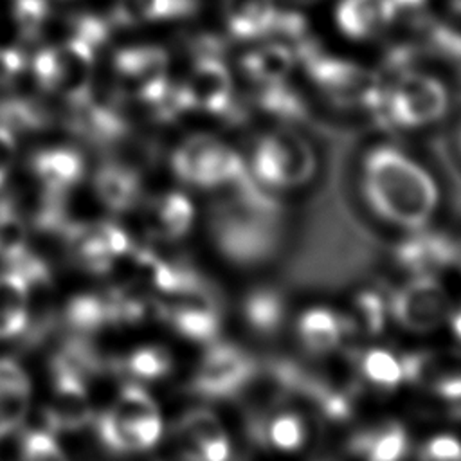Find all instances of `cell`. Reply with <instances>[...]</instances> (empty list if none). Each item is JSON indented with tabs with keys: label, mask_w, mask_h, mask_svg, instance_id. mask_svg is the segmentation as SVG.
<instances>
[{
	"label": "cell",
	"mask_w": 461,
	"mask_h": 461,
	"mask_svg": "<svg viewBox=\"0 0 461 461\" xmlns=\"http://www.w3.org/2000/svg\"><path fill=\"white\" fill-rule=\"evenodd\" d=\"M349 450L362 461H403L409 452V436L398 421H384L358 430Z\"/></svg>",
	"instance_id": "cell-20"
},
{
	"label": "cell",
	"mask_w": 461,
	"mask_h": 461,
	"mask_svg": "<svg viewBox=\"0 0 461 461\" xmlns=\"http://www.w3.org/2000/svg\"><path fill=\"white\" fill-rule=\"evenodd\" d=\"M173 367L171 353L164 346L148 344L133 349L128 353L122 362L121 369H124L128 375L139 378V380H158L169 375Z\"/></svg>",
	"instance_id": "cell-34"
},
{
	"label": "cell",
	"mask_w": 461,
	"mask_h": 461,
	"mask_svg": "<svg viewBox=\"0 0 461 461\" xmlns=\"http://www.w3.org/2000/svg\"><path fill=\"white\" fill-rule=\"evenodd\" d=\"M459 245L441 232L421 230L403 240L396 249V261L414 276H432L434 272L459 259Z\"/></svg>",
	"instance_id": "cell-16"
},
{
	"label": "cell",
	"mask_w": 461,
	"mask_h": 461,
	"mask_svg": "<svg viewBox=\"0 0 461 461\" xmlns=\"http://www.w3.org/2000/svg\"><path fill=\"white\" fill-rule=\"evenodd\" d=\"M358 371L367 384L378 389H394L403 382L402 357L384 348H369L360 353Z\"/></svg>",
	"instance_id": "cell-31"
},
{
	"label": "cell",
	"mask_w": 461,
	"mask_h": 461,
	"mask_svg": "<svg viewBox=\"0 0 461 461\" xmlns=\"http://www.w3.org/2000/svg\"><path fill=\"white\" fill-rule=\"evenodd\" d=\"M454 414H456V418H459V420H461V405L454 411Z\"/></svg>",
	"instance_id": "cell-46"
},
{
	"label": "cell",
	"mask_w": 461,
	"mask_h": 461,
	"mask_svg": "<svg viewBox=\"0 0 461 461\" xmlns=\"http://www.w3.org/2000/svg\"><path fill=\"white\" fill-rule=\"evenodd\" d=\"M184 461H229L230 459V441L227 432L218 434L194 448L182 454Z\"/></svg>",
	"instance_id": "cell-40"
},
{
	"label": "cell",
	"mask_w": 461,
	"mask_h": 461,
	"mask_svg": "<svg viewBox=\"0 0 461 461\" xmlns=\"http://www.w3.org/2000/svg\"><path fill=\"white\" fill-rule=\"evenodd\" d=\"M439 43L443 45L445 52L448 56H452L459 65H461V34H456V32H441L438 36Z\"/></svg>",
	"instance_id": "cell-43"
},
{
	"label": "cell",
	"mask_w": 461,
	"mask_h": 461,
	"mask_svg": "<svg viewBox=\"0 0 461 461\" xmlns=\"http://www.w3.org/2000/svg\"><path fill=\"white\" fill-rule=\"evenodd\" d=\"M387 310L402 328L427 333L445 321L450 301L434 276H414L391 295Z\"/></svg>",
	"instance_id": "cell-10"
},
{
	"label": "cell",
	"mask_w": 461,
	"mask_h": 461,
	"mask_svg": "<svg viewBox=\"0 0 461 461\" xmlns=\"http://www.w3.org/2000/svg\"><path fill=\"white\" fill-rule=\"evenodd\" d=\"M189 9V0H115L113 22L119 25H139L173 18Z\"/></svg>",
	"instance_id": "cell-30"
},
{
	"label": "cell",
	"mask_w": 461,
	"mask_h": 461,
	"mask_svg": "<svg viewBox=\"0 0 461 461\" xmlns=\"http://www.w3.org/2000/svg\"><path fill=\"white\" fill-rule=\"evenodd\" d=\"M403 382L423 387L447 402L461 403V358L436 351L402 355Z\"/></svg>",
	"instance_id": "cell-15"
},
{
	"label": "cell",
	"mask_w": 461,
	"mask_h": 461,
	"mask_svg": "<svg viewBox=\"0 0 461 461\" xmlns=\"http://www.w3.org/2000/svg\"><path fill=\"white\" fill-rule=\"evenodd\" d=\"M315 171V153L308 140L292 130L261 135L250 155V173L258 185L290 189L304 184Z\"/></svg>",
	"instance_id": "cell-6"
},
{
	"label": "cell",
	"mask_w": 461,
	"mask_h": 461,
	"mask_svg": "<svg viewBox=\"0 0 461 461\" xmlns=\"http://www.w3.org/2000/svg\"><path fill=\"white\" fill-rule=\"evenodd\" d=\"M20 461H68L49 430H29L20 447Z\"/></svg>",
	"instance_id": "cell-38"
},
{
	"label": "cell",
	"mask_w": 461,
	"mask_h": 461,
	"mask_svg": "<svg viewBox=\"0 0 461 461\" xmlns=\"http://www.w3.org/2000/svg\"><path fill=\"white\" fill-rule=\"evenodd\" d=\"M94 191L108 211L122 212L139 202L140 178L135 169L124 164L106 162L94 176Z\"/></svg>",
	"instance_id": "cell-23"
},
{
	"label": "cell",
	"mask_w": 461,
	"mask_h": 461,
	"mask_svg": "<svg viewBox=\"0 0 461 461\" xmlns=\"http://www.w3.org/2000/svg\"><path fill=\"white\" fill-rule=\"evenodd\" d=\"M448 4H450V7H452L454 13L461 14V0H448Z\"/></svg>",
	"instance_id": "cell-45"
},
{
	"label": "cell",
	"mask_w": 461,
	"mask_h": 461,
	"mask_svg": "<svg viewBox=\"0 0 461 461\" xmlns=\"http://www.w3.org/2000/svg\"><path fill=\"white\" fill-rule=\"evenodd\" d=\"M115 70L126 90L157 108L171 90L167 77V54L155 45L122 49L115 54Z\"/></svg>",
	"instance_id": "cell-12"
},
{
	"label": "cell",
	"mask_w": 461,
	"mask_h": 461,
	"mask_svg": "<svg viewBox=\"0 0 461 461\" xmlns=\"http://www.w3.org/2000/svg\"><path fill=\"white\" fill-rule=\"evenodd\" d=\"M297 335L312 353H330L348 335L346 317L328 308H310L297 319Z\"/></svg>",
	"instance_id": "cell-25"
},
{
	"label": "cell",
	"mask_w": 461,
	"mask_h": 461,
	"mask_svg": "<svg viewBox=\"0 0 461 461\" xmlns=\"http://www.w3.org/2000/svg\"><path fill=\"white\" fill-rule=\"evenodd\" d=\"M29 283L13 270L0 274V339L20 335L29 322Z\"/></svg>",
	"instance_id": "cell-28"
},
{
	"label": "cell",
	"mask_w": 461,
	"mask_h": 461,
	"mask_svg": "<svg viewBox=\"0 0 461 461\" xmlns=\"http://www.w3.org/2000/svg\"><path fill=\"white\" fill-rule=\"evenodd\" d=\"M236 196L220 203L209 220L218 250L238 265L268 259L279 241V205L252 176L234 187Z\"/></svg>",
	"instance_id": "cell-2"
},
{
	"label": "cell",
	"mask_w": 461,
	"mask_h": 461,
	"mask_svg": "<svg viewBox=\"0 0 461 461\" xmlns=\"http://www.w3.org/2000/svg\"><path fill=\"white\" fill-rule=\"evenodd\" d=\"M85 164L70 148H50L32 157V173L47 193L67 194L83 178Z\"/></svg>",
	"instance_id": "cell-21"
},
{
	"label": "cell",
	"mask_w": 461,
	"mask_h": 461,
	"mask_svg": "<svg viewBox=\"0 0 461 461\" xmlns=\"http://www.w3.org/2000/svg\"><path fill=\"white\" fill-rule=\"evenodd\" d=\"M387 303L375 292H362L355 299V310L351 317H346L348 333L364 331L367 335H376L382 331L387 317Z\"/></svg>",
	"instance_id": "cell-36"
},
{
	"label": "cell",
	"mask_w": 461,
	"mask_h": 461,
	"mask_svg": "<svg viewBox=\"0 0 461 461\" xmlns=\"http://www.w3.org/2000/svg\"><path fill=\"white\" fill-rule=\"evenodd\" d=\"M306 70L333 103L348 108H376L382 85L366 67L335 56L308 54Z\"/></svg>",
	"instance_id": "cell-8"
},
{
	"label": "cell",
	"mask_w": 461,
	"mask_h": 461,
	"mask_svg": "<svg viewBox=\"0 0 461 461\" xmlns=\"http://www.w3.org/2000/svg\"><path fill=\"white\" fill-rule=\"evenodd\" d=\"M14 155H16V140H14L13 130L0 124V185L7 178Z\"/></svg>",
	"instance_id": "cell-42"
},
{
	"label": "cell",
	"mask_w": 461,
	"mask_h": 461,
	"mask_svg": "<svg viewBox=\"0 0 461 461\" xmlns=\"http://www.w3.org/2000/svg\"><path fill=\"white\" fill-rule=\"evenodd\" d=\"M67 322L77 331H95L106 324H112V306L108 295L81 294L67 304Z\"/></svg>",
	"instance_id": "cell-32"
},
{
	"label": "cell",
	"mask_w": 461,
	"mask_h": 461,
	"mask_svg": "<svg viewBox=\"0 0 461 461\" xmlns=\"http://www.w3.org/2000/svg\"><path fill=\"white\" fill-rule=\"evenodd\" d=\"M223 20L236 40H258L276 29L279 14L274 0H223Z\"/></svg>",
	"instance_id": "cell-19"
},
{
	"label": "cell",
	"mask_w": 461,
	"mask_h": 461,
	"mask_svg": "<svg viewBox=\"0 0 461 461\" xmlns=\"http://www.w3.org/2000/svg\"><path fill=\"white\" fill-rule=\"evenodd\" d=\"M252 432L259 445L277 452L299 450L308 436L303 416L295 411H274L267 416L258 418Z\"/></svg>",
	"instance_id": "cell-26"
},
{
	"label": "cell",
	"mask_w": 461,
	"mask_h": 461,
	"mask_svg": "<svg viewBox=\"0 0 461 461\" xmlns=\"http://www.w3.org/2000/svg\"><path fill=\"white\" fill-rule=\"evenodd\" d=\"M256 360L240 346L211 342L193 378L191 391L203 398H230L238 394L254 376Z\"/></svg>",
	"instance_id": "cell-9"
},
{
	"label": "cell",
	"mask_w": 461,
	"mask_h": 461,
	"mask_svg": "<svg viewBox=\"0 0 461 461\" xmlns=\"http://www.w3.org/2000/svg\"><path fill=\"white\" fill-rule=\"evenodd\" d=\"M457 144H459V151H461V130H459V135H457Z\"/></svg>",
	"instance_id": "cell-47"
},
{
	"label": "cell",
	"mask_w": 461,
	"mask_h": 461,
	"mask_svg": "<svg viewBox=\"0 0 461 461\" xmlns=\"http://www.w3.org/2000/svg\"><path fill=\"white\" fill-rule=\"evenodd\" d=\"M182 112L218 115L229 110L232 101V77L216 56H200L189 76L176 86Z\"/></svg>",
	"instance_id": "cell-13"
},
{
	"label": "cell",
	"mask_w": 461,
	"mask_h": 461,
	"mask_svg": "<svg viewBox=\"0 0 461 461\" xmlns=\"http://www.w3.org/2000/svg\"><path fill=\"white\" fill-rule=\"evenodd\" d=\"M157 402L140 385H124L115 402L97 418L99 439L113 452H142L162 436Z\"/></svg>",
	"instance_id": "cell-3"
},
{
	"label": "cell",
	"mask_w": 461,
	"mask_h": 461,
	"mask_svg": "<svg viewBox=\"0 0 461 461\" xmlns=\"http://www.w3.org/2000/svg\"><path fill=\"white\" fill-rule=\"evenodd\" d=\"M68 250L81 267L104 274L133 247L130 236L115 223H68L63 230Z\"/></svg>",
	"instance_id": "cell-11"
},
{
	"label": "cell",
	"mask_w": 461,
	"mask_h": 461,
	"mask_svg": "<svg viewBox=\"0 0 461 461\" xmlns=\"http://www.w3.org/2000/svg\"><path fill=\"white\" fill-rule=\"evenodd\" d=\"M31 382L27 373L11 358H0V438L18 429L27 414Z\"/></svg>",
	"instance_id": "cell-22"
},
{
	"label": "cell",
	"mask_w": 461,
	"mask_h": 461,
	"mask_svg": "<svg viewBox=\"0 0 461 461\" xmlns=\"http://www.w3.org/2000/svg\"><path fill=\"white\" fill-rule=\"evenodd\" d=\"M285 315V301L272 288H256L243 301V319L259 335L277 333Z\"/></svg>",
	"instance_id": "cell-29"
},
{
	"label": "cell",
	"mask_w": 461,
	"mask_h": 461,
	"mask_svg": "<svg viewBox=\"0 0 461 461\" xmlns=\"http://www.w3.org/2000/svg\"><path fill=\"white\" fill-rule=\"evenodd\" d=\"M27 250L25 220L9 200H0V259L9 265Z\"/></svg>",
	"instance_id": "cell-35"
},
{
	"label": "cell",
	"mask_w": 461,
	"mask_h": 461,
	"mask_svg": "<svg viewBox=\"0 0 461 461\" xmlns=\"http://www.w3.org/2000/svg\"><path fill=\"white\" fill-rule=\"evenodd\" d=\"M171 167L178 180L203 189L236 187L250 176L243 158L209 133L184 139L171 155Z\"/></svg>",
	"instance_id": "cell-4"
},
{
	"label": "cell",
	"mask_w": 461,
	"mask_h": 461,
	"mask_svg": "<svg viewBox=\"0 0 461 461\" xmlns=\"http://www.w3.org/2000/svg\"><path fill=\"white\" fill-rule=\"evenodd\" d=\"M396 11L391 0H339L335 22L339 31L351 40H371L393 20Z\"/></svg>",
	"instance_id": "cell-18"
},
{
	"label": "cell",
	"mask_w": 461,
	"mask_h": 461,
	"mask_svg": "<svg viewBox=\"0 0 461 461\" xmlns=\"http://www.w3.org/2000/svg\"><path fill=\"white\" fill-rule=\"evenodd\" d=\"M160 313L171 328L187 340L211 344L220 333V312L205 292L184 295L175 304L162 306Z\"/></svg>",
	"instance_id": "cell-17"
},
{
	"label": "cell",
	"mask_w": 461,
	"mask_h": 461,
	"mask_svg": "<svg viewBox=\"0 0 461 461\" xmlns=\"http://www.w3.org/2000/svg\"><path fill=\"white\" fill-rule=\"evenodd\" d=\"M420 461H461V441L450 434H438L425 441Z\"/></svg>",
	"instance_id": "cell-39"
},
{
	"label": "cell",
	"mask_w": 461,
	"mask_h": 461,
	"mask_svg": "<svg viewBox=\"0 0 461 461\" xmlns=\"http://www.w3.org/2000/svg\"><path fill=\"white\" fill-rule=\"evenodd\" d=\"M448 106L445 85L425 72H405L382 88L373 110L382 122L396 128H421L441 119Z\"/></svg>",
	"instance_id": "cell-5"
},
{
	"label": "cell",
	"mask_w": 461,
	"mask_h": 461,
	"mask_svg": "<svg viewBox=\"0 0 461 461\" xmlns=\"http://www.w3.org/2000/svg\"><path fill=\"white\" fill-rule=\"evenodd\" d=\"M49 14L47 0H14V22L22 38L27 41H34L41 36Z\"/></svg>",
	"instance_id": "cell-37"
},
{
	"label": "cell",
	"mask_w": 461,
	"mask_h": 461,
	"mask_svg": "<svg viewBox=\"0 0 461 461\" xmlns=\"http://www.w3.org/2000/svg\"><path fill=\"white\" fill-rule=\"evenodd\" d=\"M94 416L85 378L52 367V393L45 407V420L54 432H74Z\"/></svg>",
	"instance_id": "cell-14"
},
{
	"label": "cell",
	"mask_w": 461,
	"mask_h": 461,
	"mask_svg": "<svg viewBox=\"0 0 461 461\" xmlns=\"http://www.w3.org/2000/svg\"><path fill=\"white\" fill-rule=\"evenodd\" d=\"M362 191L371 209L385 221L420 230L439 203L430 173L394 146H375L362 160Z\"/></svg>",
	"instance_id": "cell-1"
},
{
	"label": "cell",
	"mask_w": 461,
	"mask_h": 461,
	"mask_svg": "<svg viewBox=\"0 0 461 461\" xmlns=\"http://www.w3.org/2000/svg\"><path fill=\"white\" fill-rule=\"evenodd\" d=\"M25 67V58L16 49L0 47V85L11 83Z\"/></svg>",
	"instance_id": "cell-41"
},
{
	"label": "cell",
	"mask_w": 461,
	"mask_h": 461,
	"mask_svg": "<svg viewBox=\"0 0 461 461\" xmlns=\"http://www.w3.org/2000/svg\"><path fill=\"white\" fill-rule=\"evenodd\" d=\"M94 67V43L85 38H68L59 45L47 47L32 61L38 83L58 92L74 106H81L92 97Z\"/></svg>",
	"instance_id": "cell-7"
},
{
	"label": "cell",
	"mask_w": 461,
	"mask_h": 461,
	"mask_svg": "<svg viewBox=\"0 0 461 461\" xmlns=\"http://www.w3.org/2000/svg\"><path fill=\"white\" fill-rule=\"evenodd\" d=\"M450 326H452L454 335L461 340V310L456 312V313L450 317Z\"/></svg>",
	"instance_id": "cell-44"
},
{
	"label": "cell",
	"mask_w": 461,
	"mask_h": 461,
	"mask_svg": "<svg viewBox=\"0 0 461 461\" xmlns=\"http://www.w3.org/2000/svg\"><path fill=\"white\" fill-rule=\"evenodd\" d=\"M225 429L220 421V418L211 412L209 409H191L187 412H184L175 427V434H176V441H178V448L180 454L194 448L196 445L223 434Z\"/></svg>",
	"instance_id": "cell-33"
},
{
	"label": "cell",
	"mask_w": 461,
	"mask_h": 461,
	"mask_svg": "<svg viewBox=\"0 0 461 461\" xmlns=\"http://www.w3.org/2000/svg\"><path fill=\"white\" fill-rule=\"evenodd\" d=\"M294 65V50L285 43H263L241 58V70L245 76L261 86L286 83Z\"/></svg>",
	"instance_id": "cell-24"
},
{
	"label": "cell",
	"mask_w": 461,
	"mask_h": 461,
	"mask_svg": "<svg viewBox=\"0 0 461 461\" xmlns=\"http://www.w3.org/2000/svg\"><path fill=\"white\" fill-rule=\"evenodd\" d=\"M194 207L182 193H167L153 202L148 212V229L155 238L178 240L191 229Z\"/></svg>",
	"instance_id": "cell-27"
}]
</instances>
